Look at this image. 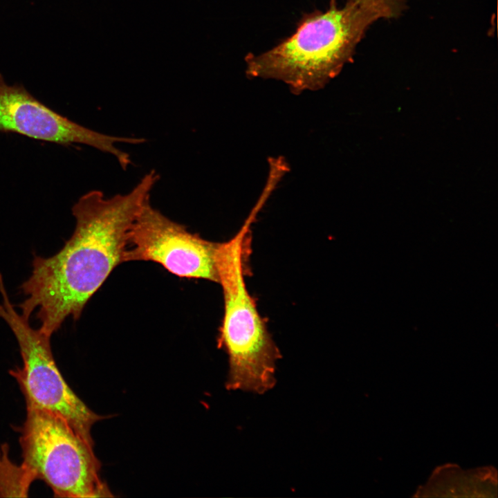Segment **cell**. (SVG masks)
I'll return each mask as SVG.
<instances>
[{"label":"cell","mask_w":498,"mask_h":498,"mask_svg":"<svg viewBox=\"0 0 498 498\" xmlns=\"http://www.w3.org/2000/svg\"><path fill=\"white\" fill-rule=\"evenodd\" d=\"M369 3L379 8L386 15V17L392 18L398 17L403 10L405 0H359Z\"/></svg>","instance_id":"cell-9"},{"label":"cell","mask_w":498,"mask_h":498,"mask_svg":"<svg viewBox=\"0 0 498 498\" xmlns=\"http://www.w3.org/2000/svg\"><path fill=\"white\" fill-rule=\"evenodd\" d=\"M22 465L62 497L110 496L102 482L93 445L62 417L26 405L21 429Z\"/></svg>","instance_id":"cell-4"},{"label":"cell","mask_w":498,"mask_h":498,"mask_svg":"<svg viewBox=\"0 0 498 498\" xmlns=\"http://www.w3.org/2000/svg\"><path fill=\"white\" fill-rule=\"evenodd\" d=\"M0 454V493L2 496H24L30 483L35 480L33 475L21 464L17 466L7 457L4 452Z\"/></svg>","instance_id":"cell-8"},{"label":"cell","mask_w":498,"mask_h":498,"mask_svg":"<svg viewBox=\"0 0 498 498\" xmlns=\"http://www.w3.org/2000/svg\"><path fill=\"white\" fill-rule=\"evenodd\" d=\"M0 132L68 146L83 144L113 155L126 169L131 160L115 144H140L141 138L116 137L86 128L53 110L20 84L8 85L0 73Z\"/></svg>","instance_id":"cell-7"},{"label":"cell","mask_w":498,"mask_h":498,"mask_svg":"<svg viewBox=\"0 0 498 498\" xmlns=\"http://www.w3.org/2000/svg\"><path fill=\"white\" fill-rule=\"evenodd\" d=\"M381 18L385 17L380 8L359 0L306 14L290 37L260 54H248L246 73L282 81L294 93L322 89L351 59L370 25Z\"/></svg>","instance_id":"cell-2"},{"label":"cell","mask_w":498,"mask_h":498,"mask_svg":"<svg viewBox=\"0 0 498 498\" xmlns=\"http://www.w3.org/2000/svg\"><path fill=\"white\" fill-rule=\"evenodd\" d=\"M158 178L146 174L129 193L104 198L92 190L74 204L75 228L64 247L50 257L34 255L33 270L20 289L26 297L18 305L29 320L36 311L39 329L51 336L64 320H77L111 272L124 262L129 231L149 201Z\"/></svg>","instance_id":"cell-1"},{"label":"cell","mask_w":498,"mask_h":498,"mask_svg":"<svg viewBox=\"0 0 498 498\" xmlns=\"http://www.w3.org/2000/svg\"><path fill=\"white\" fill-rule=\"evenodd\" d=\"M0 293V318L14 333L23 361L22 367L11 370L10 374L19 383L26 405L63 418L93 445L91 429L102 417L92 412L68 385L53 358L51 336L33 329L29 320L15 310L1 273Z\"/></svg>","instance_id":"cell-5"},{"label":"cell","mask_w":498,"mask_h":498,"mask_svg":"<svg viewBox=\"0 0 498 498\" xmlns=\"http://www.w3.org/2000/svg\"><path fill=\"white\" fill-rule=\"evenodd\" d=\"M257 212L254 208L233 237L219 243L216 264L224 300L219 344L230 362L226 387L263 394L275 384V365L282 356L245 282L250 228Z\"/></svg>","instance_id":"cell-3"},{"label":"cell","mask_w":498,"mask_h":498,"mask_svg":"<svg viewBox=\"0 0 498 498\" xmlns=\"http://www.w3.org/2000/svg\"><path fill=\"white\" fill-rule=\"evenodd\" d=\"M218 246L172 221L148 201L129 231L124 262L154 261L179 277L218 283Z\"/></svg>","instance_id":"cell-6"}]
</instances>
